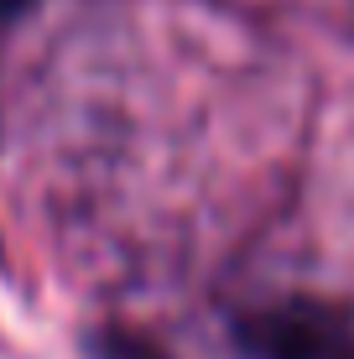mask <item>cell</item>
Wrapping results in <instances>:
<instances>
[{"instance_id": "cell-3", "label": "cell", "mask_w": 354, "mask_h": 359, "mask_svg": "<svg viewBox=\"0 0 354 359\" xmlns=\"http://www.w3.org/2000/svg\"><path fill=\"white\" fill-rule=\"evenodd\" d=\"M32 0H0V21H11V16H21V11H27Z\"/></svg>"}, {"instance_id": "cell-1", "label": "cell", "mask_w": 354, "mask_h": 359, "mask_svg": "<svg viewBox=\"0 0 354 359\" xmlns=\"http://www.w3.org/2000/svg\"><path fill=\"white\" fill-rule=\"evenodd\" d=\"M250 359H354V318L344 307L287 297L235 323Z\"/></svg>"}, {"instance_id": "cell-2", "label": "cell", "mask_w": 354, "mask_h": 359, "mask_svg": "<svg viewBox=\"0 0 354 359\" xmlns=\"http://www.w3.org/2000/svg\"><path fill=\"white\" fill-rule=\"evenodd\" d=\"M89 359H172V354L130 328H100V333H89Z\"/></svg>"}]
</instances>
